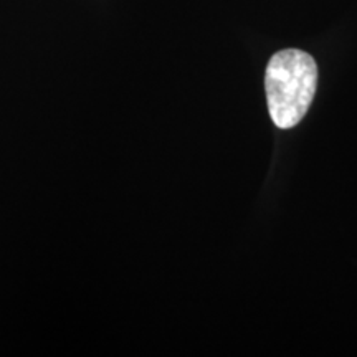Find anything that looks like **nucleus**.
<instances>
[{"label":"nucleus","instance_id":"f257e3e1","mask_svg":"<svg viewBox=\"0 0 357 357\" xmlns=\"http://www.w3.org/2000/svg\"><path fill=\"white\" fill-rule=\"evenodd\" d=\"M318 88V65L310 53L287 48L275 53L265 71V91L271 121L294 128L305 118Z\"/></svg>","mask_w":357,"mask_h":357}]
</instances>
